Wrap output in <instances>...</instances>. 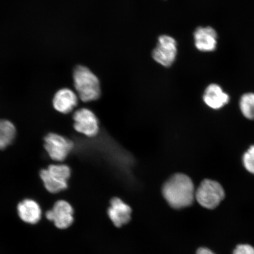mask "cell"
I'll use <instances>...</instances> for the list:
<instances>
[{
  "instance_id": "6da1fadb",
  "label": "cell",
  "mask_w": 254,
  "mask_h": 254,
  "mask_svg": "<svg viewBox=\"0 0 254 254\" xmlns=\"http://www.w3.org/2000/svg\"><path fill=\"white\" fill-rule=\"evenodd\" d=\"M194 185L189 176L177 174L164 184L163 194L171 207L182 209L191 205L195 199Z\"/></svg>"
},
{
  "instance_id": "7a4b0ae2",
  "label": "cell",
  "mask_w": 254,
  "mask_h": 254,
  "mask_svg": "<svg viewBox=\"0 0 254 254\" xmlns=\"http://www.w3.org/2000/svg\"><path fill=\"white\" fill-rule=\"evenodd\" d=\"M74 87L83 102L96 100L101 94L99 79L90 69L78 66L73 73Z\"/></svg>"
},
{
  "instance_id": "3957f363",
  "label": "cell",
  "mask_w": 254,
  "mask_h": 254,
  "mask_svg": "<svg viewBox=\"0 0 254 254\" xmlns=\"http://www.w3.org/2000/svg\"><path fill=\"white\" fill-rule=\"evenodd\" d=\"M71 169L65 164H51L40 171V177L48 192L57 193L68 187Z\"/></svg>"
},
{
  "instance_id": "277c9868",
  "label": "cell",
  "mask_w": 254,
  "mask_h": 254,
  "mask_svg": "<svg viewBox=\"0 0 254 254\" xmlns=\"http://www.w3.org/2000/svg\"><path fill=\"white\" fill-rule=\"evenodd\" d=\"M225 198V191L221 184L215 181L204 180L195 190V198L203 207L217 208Z\"/></svg>"
},
{
  "instance_id": "5b68a950",
  "label": "cell",
  "mask_w": 254,
  "mask_h": 254,
  "mask_svg": "<svg viewBox=\"0 0 254 254\" xmlns=\"http://www.w3.org/2000/svg\"><path fill=\"white\" fill-rule=\"evenodd\" d=\"M74 146V143L70 139L57 133L50 132L44 138V149L54 161H64Z\"/></svg>"
},
{
  "instance_id": "8992f818",
  "label": "cell",
  "mask_w": 254,
  "mask_h": 254,
  "mask_svg": "<svg viewBox=\"0 0 254 254\" xmlns=\"http://www.w3.org/2000/svg\"><path fill=\"white\" fill-rule=\"evenodd\" d=\"M177 55L176 40L166 35L159 37L157 46L152 53L155 61L166 67H170L176 60Z\"/></svg>"
},
{
  "instance_id": "52a82bcc",
  "label": "cell",
  "mask_w": 254,
  "mask_h": 254,
  "mask_svg": "<svg viewBox=\"0 0 254 254\" xmlns=\"http://www.w3.org/2000/svg\"><path fill=\"white\" fill-rule=\"evenodd\" d=\"M73 214L74 209L71 204L64 200H59L52 209L46 212V217L59 229H66L74 222Z\"/></svg>"
},
{
  "instance_id": "ba28073f",
  "label": "cell",
  "mask_w": 254,
  "mask_h": 254,
  "mask_svg": "<svg viewBox=\"0 0 254 254\" xmlns=\"http://www.w3.org/2000/svg\"><path fill=\"white\" fill-rule=\"evenodd\" d=\"M73 120L75 131L90 137L98 134L99 131L98 120L91 110L81 109L75 111Z\"/></svg>"
},
{
  "instance_id": "9c48e42d",
  "label": "cell",
  "mask_w": 254,
  "mask_h": 254,
  "mask_svg": "<svg viewBox=\"0 0 254 254\" xmlns=\"http://www.w3.org/2000/svg\"><path fill=\"white\" fill-rule=\"evenodd\" d=\"M193 41L196 50L202 53H212L217 49L218 36L211 26H200L193 32Z\"/></svg>"
},
{
  "instance_id": "30bf717a",
  "label": "cell",
  "mask_w": 254,
  "mask_h": 254,
  "mask_svg": "<svg viewBox=\"0 0 254 254\" xmlns=\"http://www.w3.org/2000/svg\"><path fill=\"white\" fill-rule=\"evenodd\" d=\"M202 99L210 109L220 110L230 102V97L220 85L211 83L205 89Z\"/></svg>"
},
{
  "instance_id": "8fae6325",
  "label": "cell",
  "mask_w": 254,
  "mask_h": 254,
  "mask_svg": "<svg viewBox=\"0 0 254 254\" xmlns=\"http://www.w3.org/2000/svg\"><path fill=\"white\" fill-rule=\"evenodd\" d=\"M78 96L74 91L69 88L60 89L54 95L53 106L58 112L62 114L71 113L77 106Z\"/></svg>"
},
{
  "instance_id": "7c38bea8",
  "label": "cell",
  "mask_w": 254,
  "mask_h": 254,
  "mask_svg": "<svg viewBox=\"0 0 254 254\" xmlns=\"http://www.w3.org/2000/svg\"><path fill=\"white\" fill-rule=\"evenodd\" d=\"M108 214L117 227H122L131 220V208L119 198L111 200Z\"/></svg>"
},
{
  "instance_id": "4fadbf2b",
  "label": "cell",
  "mask_w": 254,
  "mask_h": 254,
  "mask_svg": "<svg viewBox=\"0 0 254 254\" xmlns=\"http://www.w3.org/2000/svg\"><path fill=\"white\" fill-rule=\"evenodd\" d=\"M17 212L21 220L27 224H36L42 217V210L39 203L30 198L18 203Z\"/></svg>"
},
{
  "instance_id": "5bb4252c",
  "label": "cell",
  "mask_w": 254,
  "mask_h": 254,
  "mask_svg": "<svg viewBox=\"0 0 254 254\" xmlns=\"http://www.w3.org/2000/svg\"><path fill=\"white\" fill-rule=\"evenodd\" d=\"M17 129L13 123L5 119H0V150H4L14 141Z\"/></svg>"
},
{
  "instance_id": "9a60e30c",
  "label": "cell",
  "mask_w": 254,
  "mask_h": 254,
  "mask_svg": "<svg viewBox=\"0 0 254 254\" xmlns=\"http://www.w3.org/2000/svg\"><path fill=\"white\" fill-rule=\"evenodd\" d=\"M240 109L246 118L254 120V93L244 94L240 100Z\"/></svg>"
},
{
  "instance_id": "2e32d148",
  "label": "cell",
  "mask_w": 254,
  "mask_h": 254,
  "mask_svg": "<svg viewBox=\"0 0 254 254\" xmlns=\"http://www.w3.org/2000/svg\"><path fill=\"white\" fill-rule=\"evenodd\" d=\"M243 164L246 169L254 174V145L251 146L243 156Z\"/></svg>"
},
{
  "instance_id": "e0dca14e",
  "label": "cell",
  "mask_w": 254,
  "mask_h": 254,
  "mask_svg": "<svg viewBox=\"0 0 254 254\" xmlns=\"http://www.w3.org/2000/svg\"><path fill=\"white\" fill-rule=\"evenodd\" d=\"M233 254H254V248L249 244H240L234 250Z\"/></svg>"
},
{
  "instance_id": "ac0fdd59",
  "label": "cell",
  "mask_w": 254,
  "mask_h": 254,
  "mask_svg": "<svg viewBox=\"0 0 254 254\" xmlns=\"http://www.w3.org/2000/svg\"><path fill=\"white\" fill-rule=\"evenodd\" d=\"M196 254H215L211 250L206 248H200L196 252Z\"/></svg>"
}]
</instances>
